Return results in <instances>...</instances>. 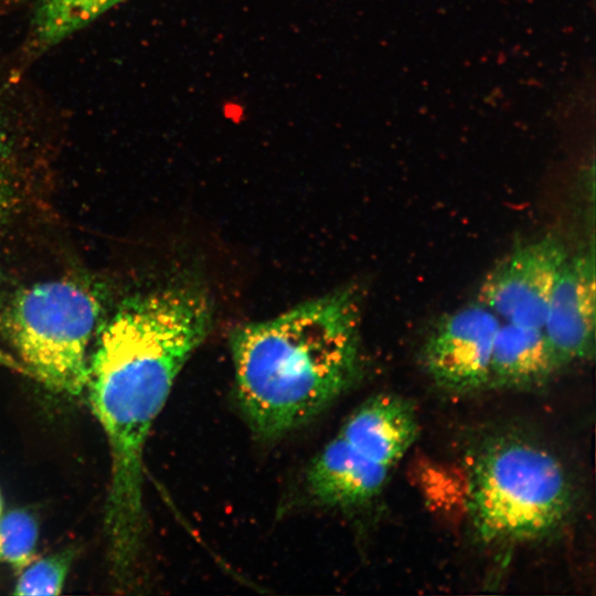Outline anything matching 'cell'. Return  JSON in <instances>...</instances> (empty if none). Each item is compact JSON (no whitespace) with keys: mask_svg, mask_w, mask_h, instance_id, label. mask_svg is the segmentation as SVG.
I'll use <instances>...</instances> for the list:
<instances>
[{"mask_svg":"<svg viewBox=\"0 0 596 596\" xmlns=\"http://www.w3.org/2000/svg\"><path fill=\"white\" fill-rule=\"evenodd\" d=\"M207 297L172 287L126 299L99 331L86 385L110 450L105 513L113 570L131 574L145 536L142 457L173 383L211 324Z\"/></svg>","mask_w":596,"mask_h":596,"instance_id":"1","label":"cell"},{"mask_svg":"<svg viewBox=\"0 0 596 596\" xmlns=\"http://www.w3.org/2000/svg\"><path fill=\"white\" fill-rule=\"evenodd\" d=\"M2 508H3V503H2V497L0 493V515L2 514Z\"/></svg>","mask_w":596,"mask_h":596,"instance_id":"14","label":"cell"},{"mask_svg":"<svg viewBox=\"0 0 596 596\" xmlns=\"http://www.w3.org/2000/svg\"><path fill=\"white\" fill-rule=\"evenodd\" d=\"M418 432L411 402L379 394L362 403L310 464L311 498L329 508H355L383 490Z\"/></svg>","mask_w":596,"mask_h":596,"instance_id":"5","label":"cell"},{"mask_svg":"<svg viewBox=\"0 0 596 596\" xmlns=\"http://www.w3.org/2000/svg\"><path fill=\"white\" fill-rule=\"evenodd\" d=\"M125 0H39L31 21L38 50L50 49L86 28Z\"/></svg>","mask_w":596,"mask_h":596,"instance_id":"10","label":"cell"},{"mask_svg":"<svg viewBox=\"0 0 596 596\" xmlns=\"http://www.w3.org/2000/svg\"><path fill=\"white\" fill-rule=\"evenodd\" d=\"M359 327L358 295L342 289L233 331L236 397L257 436L286 435L354 384Z\"/></svg>","mask_w":596,"mask_h":596,"instance_id":"2","label":"cell"},{"mask_svg":"<svg viewBox=\"0 0 596 596\" xmlns=\"http://www.w3.org/2000/svg\"><path fill=\"white\" fill-rule=\"evenodd\" d=\"M594 248L570 256L552 291L542 330L562 369L595 353Z\"/></svg>","mask_w":596,"mask_h":596,"instance_id":"8","label":"cell"},{"mask_svg":"<svg viewBox=\"0 0 596 596\" xmlns=\"http://www.w3.org/2000/svg\"><path fill=\"white\" fill-rule=\"evenodd\" d=\"M39 524L28 511L15 509L0 515V563L17 571L34 560Z\"/></svg>","mask_w":596,"mask_h":596,"instance_id":"11","label":"cell"},{"mask_svg":"<svg viewBox=\"0 0 596 596\" xmlns=\"http://www.w3.org/2000/svg\"><path fill=\"white\" fill-rule=\"evenodd\" d=\"M13 151L11 138L0 109V226H3L14 205Z\"/></svg>","mask_w":596,"mask_h":596,"instance_id":"13","label":"cell"},{"mask_svg":"<svg viewBox=\"0 0 596 596\" xmlns=\"http://www.w3.org/2000/svg\"><path fill=\"white\" fill-rule=\"evenodd\" d=\"M501 320L479 300L439 319L423 347V364L440 389L470 393L488 387Z\"/></svg>","mask_w":596,"mask_h":596,"instance_id":"7","label":"cell"},{"mask_svg":"<svg viewBox=\"0 0 596 596\" xmlns=\"http://www.w3.org/2000/svg\"><path fill=\"white\" fill-rule=\"evenodd\" d=\"M561 370L541 328L501 322L493 343L488 387L543 384Z\"/></svg>","mask_w":596,"mask_h":596,"instance_id":"9","label":"cell"},{"mask_svg":"<svg viewBox=\"0 0 596 596\" xmlns=\"http://www.w3.org/2000/svg\"><path fill=\"white\" fill-rule=\"evenodd\" d=\"M100 302L84 283L49 279L20 289L1 328L28 369L50 389L77 395L86 385L87 351Z\"/></svg>","mask_w":596,"mask_h":596,"instance_id":"4","label":"cell"},{"mask_svg":"<svg viewBox=\"0 0 596 596\" xmlns=\"http://www.w3.org/2000/svg\"><path fill=\"white\" fill-rule=\"evenodd\" d=\"M568 257L565 245L551 235L518 245L487 275L479 301L502 322L542 329Z\"/></svg>","mask_w":596,"mask_h":596,"instance_id":"6","label":"cell"},{"mask_svg":"<svg viewBox=\"0 0 596 596\" xmlns=\"http://www.w3.org/2000/svg\"><path fill=\"white\" fill-rule=\"evenodd\" d=\"M74 558V551H63L33 560L20 572L13 594L49 596L61 594Z\"/></svg>","mask_w":596,"mask_h":596,"instance_id":"12","label":"cell"},{"mask_svg":"<svg viewBox=\"0 0 596 596\" xmlns=\"http://www.w3.org/2000/svg\"><path fill=\"white\" fill-rule=\"evenodd\" d=\"M467 510L486 543H519L557 530L574 491L561 460L541 444L515 435L487 441L471 459Z\"/></svg>","mask_w":596,"mask_h":596,"instance_id":"3","label":"cell"}]
</instances>
